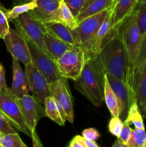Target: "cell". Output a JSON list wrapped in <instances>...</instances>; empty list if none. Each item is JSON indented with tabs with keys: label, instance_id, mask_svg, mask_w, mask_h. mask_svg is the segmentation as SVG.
<instances>
[{
	"label": "cell",
	"instance_id": "6da1fadb",
	"mask_svg": "<svg viewBox=\"0 0 146 147\" xmlns=\"http://www.w3.org/2000/svg\"><path fill=\"white\" fill-rule=\"evenodd\" d=\"M93 59L103 74L109 73L113 75L135 91V69L129 60L119 27L113 29L112 35Z\"/></svg>",
	"mask_w": 146,
	"mask_h": 147
},
{
	"label": "cell",
	"instance_id": "7a4b0ae2",
	"mask_svg": "<svg viewBox=\"0 0 146 147\" xmlns=\"http://www.w3.org/2000/svg\"><path fill=\"white\" fill-rule=\"evenodd\" d=\"M74 82L76 89L94 106H102L104 101V75L98 68L94 59L86 60L80 77Z\"/></svg>",
	"mask_w": 146,
	"mask_h": 147
},
{
	"label": "cell",
	"instance_id": "3957f363",
	"mask_svg": "<svg viewBox=\"0 0 146 147\" xmlns=\"http://www.w3.org/2000/svg\"><path fill=\"white\" fill-rule=\"evenodd\" d=\"M109 10L110 9L104 10L79 22L77 27L73 30L77 45L84 53L86 60L92 58V49L96 34L100 25L105 19Z\"/></svg>",
	"mask_w": 146,
	"mask_h": 147
},
{
	"label": "cell",
	"instance_id": "277c9868",
	"mask_svg": "<svg viewBox=\"0 0 146 147\" xmlns=\"http://www.w3.org/2000/svg\"><path fill=\"white\" fill-rule=\"evenodd\" d=\"M120 35L130 63L135 69L142 37L137 21L135 8L119 26Z\"/></svg>",
	"mask_w": 146,
	"mask_h": 147
},
{
	"label": "cell",
	"instance_id": "5b68a950",
	"mask_svg": "<svg viewBox=\"0 0 146 147\" xmlns=\"http://www.w3.org/2000/svg\"><path fill=\"white\" fill-rule=\"evenodd\" d=\"M14 25L15 30L24 37L27 42L31 55L32 64L45 76L49 83H52L59 79L63 78L57 69L55 61L41 50L27 34L21 31L17 24H14Z\"/></svg>",
	"mask_w": 146,
	"mask_h": 147
},
{
	"label": "cell",
	"instance_id": "8992f818",
	"mask_svg": "<svg viewBox=\"0 0 146 147\" xmlns=\"http://www.w3.org/2000/svg\"><path fill=\"white\" fill-rule=\"evenodd\" d=\"M17 102L19 106L24 120L31 134V139L34 146H42V144L36 133L37 123L43 116H45L44 109L42 103L34 96L29 94L22 97H17Z\"/></svg>",
	"mask_w": 146,
	"mask_h": 147
},
{
	"label": "cell",
	"instance_id": "52a82bcc",
	"mask_svg": "<svg viewBox=\"0 0 146 147\" xmlns=\"http://www.w3.org/2000/svg\"><path fill=\"white\" fill-rule=\"evenodd\" d=\"M0 111L7 118L14 129L31 138V134L24 121L17 102V96L9 88L0 90Z\"/></svg>",
	"mask_w": 146,
	"mask_h": 147
},
{
	"label": "cell",
	"instance_id": "ba28073f",
	"mask_svg": "<svg viewBox=\"0 0 146 147\" xmlns=\"http://www.w3.org/2000/svg\"><path fill=\"white\" fill-rule=\"evenodd\" d=\"M85 61L84 53L80 47H77L66 51L55 63L63 78L75 81L80 77Z\"/></svg>",
	"mask_w": 146,
	"mask_h": 147
},
{
	"label": "cell",
	"instance_id": "9c48e42d",
	"mask_svg": "<svg viewBox=\"0 0 146 147\" xmlns=\"http://www.w3.org/2000/svg\"><path fill=\"white\" fill-rule=\"evenodd\" d=\"M10 21L13 24H17L24 34H27L41 50L52 58L44 42V32H47V29L44 23L36 20L29 12L24 13L17 18Z\"/></svg>",
	"mask_w": 146,
	"mask_h": 147
},
{
	"label": "cell",
	"instance_id": "30bf717a",
	"mask_svg": "<svg viewBox=\"0 0 146 147\" xmlns=\"http://www.w3.org/2000/svg\"><path fill=\"white\" fill-rule=\"evenodd\" d=\"M113 92L117 97L120 111V119L124 121L128 113L130 106L135 101V93L124 81L109 73L104 74Z\"/></svg>",
	"mask_w": 146,
	"mask_h": 147
},
{
	"label": "cell",
	"instance_id": "8fae6325",
	"mask_svg": "<svg viewBox=\"0 0 146 147\" xmlns=\"http://www.w3.org/2000/svg\"><path fill=\"white\" fill-rule=\"evenodd\" d=\"M24 66L28 79L29 91L31 92L33 96L44 105L45 99L51 96L48 80L32 63Z\"/></svg>",
	"mask_w": 146,
	"mask_h": 147
},
{
	"label": "cell",
	"instance_id": "7c38bea8",
	"mask_svg": "<svg viewBox=\"0 0 146 147\" xmlns=\"http://www.w3.org/2000/svg\"><path fill=\"white\" fill-rule=\"evenodd\" d=\"M4 41L11 57L18 60L24 65L32 63L27 42L19 32L10 27L9 32L4 38Z\"/></svg>",
	"mask_w": 146,
	"mask_h": 147
},
{
	"label": "cell",
	"instance_id": "4fadbf2b",
	"mask_svg": "<svg viewBox=\"0 0 146 147\" xmlns=\"http://www.w3.org/2000/svg\"><path fill=\"white\" fill-rule=\"evenodd\" d=\"M51 96L60 103L65 113L66 119L70 123L74 122V109L72 98L67 88V79H59L50 83Z\"/></svg>",
	"mask_w": 146,
	"mask_h": 147
},
{
	"label": "cell",
	"instance_id": "5bb4252c",
	"mask_svg": "<svg viewBox=\"0 0 146 147\" xmlns=\"http://www.w3.org/2000/svg\"><path fill=\"white\" fill-rule=\"evenodd\" d=\"M37 7L29 11L36 20L46 23L60 22V0H37Z\"/></svg>",
	"mask_w": 146,
	"mask_h": 147
},
{
	"label": "cell",
	"instance_id": "9a60e30c",
	"mask_svg": "<svg viewBox=\"0 0 146 147\" xmlns=\"http://www.w3.org/2000/svg\"><path fill=\"white\" fill-rule=\"evenodd\" d=\"M12 57V84L11 92L17 97H22L29 94L28 79L25 71L22 70L20 62Z\"/></svg>",
	"mask_w": 146,
	"mask_h": 147
},
{
	"label": "cell",
	"instance_id": "2e32d148",
	"mask_svg": "<svg viewBox=\"0 0 146 147\" xmlns=\"http://www.w3.org/2000/svg\"><path fill=\"white\" fill-rule=\"evenodd\" d=\"M113 32V7L110 9L105 19L100 25L92 49V58H94L100 52L104 42L108 40Z\"/></svg>",
	"mask_w": 146,
	"mask_h": 147
},
{
	"label": "cell",
	"instance_id": "e0dca14e",
	"mask_svg": "<svg viewBox=\"0 0 146 147\" xmlns=\"http://www.w3.org/2000/svg\"><path fill=\"white\" fill-rule=\"evenodd\" d=\"M135 100L143 119L146 118V64L135 71Z\"/></svg>",
	"mask_w": 146,
	"mask_h": 147
},
{
	"label": "cell",
	"instance_id": "ac0fdd59",
	"mask_svg": "<svg viewBox=\"0 0 146 147\" xmlns=\"http://www.w3.org/2000/svg\"><path fill=\"white\" fill-rule=\"evenodd\" d=\"M138 0H116L113 7V29L118 27L132 14Z\"/></svg>",
	"mask_w": 146,
	"mask_h": 147
},
{
	"label": "cell",
	"instance_id": "d6986e66",
	"mask_svg": "<svg viewBox=\"0 0 146 147\" xmlns=\"http://www.w3.org/2000/svg\"><path fill=\"white\" fill-rule=\"evenodd\" d=\"M44 25L47 29V31L52 34L55 37H58L62 41L71 45L73 47H79L77 45L75 34H74L73 30L69 28L68 27H67L60 22L46 23V24H44Z\"/></svg>",
	"mask_w": 146,
	"mask_h": 147
},
{
	"label": "cell",
	"instance_id": "ffe728a7",
	"mask_svg": "<svg viewBox=\"0 0 146 147\" xmlns=\"http://www.w3.org/2000/svg\"><path fill=\"white\" fill-rule=\"evenodd\" d=\"M44 37L46 47L54 61L66 51L74 48L71 45L62 41L47 31L44 32Z\"/></svg>",
	"mask_w": 146,
	"mask_h": 147
},
{
	"label": "cell",
	"instance_id": "44dd1931",
	"mask_svg": "<svg viewBox=\"0 0 146 147\" xmlns=\"http://www.w3.org/2000/svg\"><path fill=\"white\" fill-rule=\"evenodd\" d=\"M116 0H94L90 3L84 9L80 11L76 17L77 22L94 14L100 13L104 10L109 9L114 5Z\"/></svg>",
	"mask_w": 146,
	"mask_h": 147
},
{
	"label": "cell",
	"instance_id": "7402d4cb",
	"mask_svg": "<svg viewBox=\"0 0 146 147\" xmlns=\"http://www.w3.org/2000/svg\"><path fill=\"white\" fill-rule=\"evenodd\" d=\"M104 101L112 116L120 117V111L119 107L117 97L113 92L107 78L104 76Z\"/></svg>",
	"mask_w": 146,
	"mask_h": 147
},
{
	"label": "cell",
	"instance_id": "603a6c76",
	"mask_svg": "<svg viewBox=\"0 0 146 147\" xmlns=\"http://www.w3.org/2000/svg\"><path fill=\"white\" fill-rule=\"evenodd\" d=\"M44 106L45 116L57 123L59 126H64L66 120H64L62 116L57 103L52 96H50L45 99Z\"/></svg>",
	"mask_w": 146,
	"mask_h": 147
},
{
	"label": "cell",
	"instance_id": "cb8c5ba5",
	"mask_svg": "<svg viewBox=\"0 0 146 147\" xmlns=\"http://www.w3.org/2000/svg\"><path fill=\"white\" fill-rule=\"evenodd\" d=\"M124 121L127 122L129 124H133L136 129H145L143 117L142 113L139 109L137 102L134 101L130 106L128 113Z\"/></svg>",
	"mask_w": 146,
	"mask_h": 147
},
{
	"label": "cell",
	"instance_id": "d4e9b609",
	"mask_svg": "<svg viewBox=\"0 0 146 147\" xmlns=\"http://www.w3.org/2000/svg\"><path fill=\"white\" fill-rule=\"evenodd\" d=\"M60 22L72 30H74L78 24L75 17L73 15L72 12L65 4L64 0H60Z\"/></svg>",
	"mask_w": 146,
	"mask_h": 147
},
{
	"label": "cell",
	"instance_id": "484cf974",
	"mask_svg": "<svg viewBox=\"0 0 146 147\" xmlns=\"http://www.w3.org/2000/svg\"><path fill=\"white\" fill-rule=\"evenodd\" d=\"M37 0H30L28 2L14 6L11 9H6V13H7L9 20H14V19L17 18L19 16L24 14V13L29 12V11L34 9L35 8H37Z\"/></svg>",
	"mask_w": 146,
	"mask_h": 147
},
{
	"label": "cell",
	"instance_id": "4316f807",
	"mask_svg": "<svg viewBox=\"0 0 146 147\" xmlns=\"http://www.w3.org/2000/svg\"><path fill=\"white\" fill-rule=\"evenodd\" d=\"M146 143V133L145 129L135 128L127 143V147H145Z\"/></svg>",
	"mask_w": 146,
	"mask_h": 147
},
{
	"label": "cell",
	"instance_id": "83f0119b",
	"mask_svg": "<svg viewBox=\"0 0 146 147\" xmlns=\"http://www.w3.org/2000/svg\"><path fill=\"white\" fill-rule=\"evenodd\" d=\"M137 21L142 39L146 34V2L137 4L135 7Z\"/></svg>",
	"mask_w": 146,
	"mask_h": 147
},
{
	"label": "cell",
	"instance_id": "f1b7e54d",
	"mask_svg": "<svg viewBox=\"0 0 146 147\" xmlns=\"http://www.w3.org/2000/svg\"><path fill=\"white\" fill-rule=\"evenodd\" d=\"M1 145L2 147H27L17 132L4 135Z\"/></svg>",
	"mask_w": 146,
	"mask_h": 147
},
{
	"label": "cell",
	"instance_id": "f546056e",
	"mask_svg": "<svg viewBox=\"0 0 146 147\" xmlns=\"http://www.w3.org/2000/svg\"><path fill=\"white\" fill-rule=\"evenodd\" d=\"M9 18L6 13V9L0 4V39L4 40L10 30Z\"/></svg>",
	"mask_w": 146,
	"mask_h": 147
},
{
	"label": "cell",
	"instance_id": "4dcf8cb0",
	"mask_svg": "<svg viewBox=\"0 0 146 147\" xmlns=\"http://www.w3.org/2000/svg\"><path fill=\"white\" fill-rule=\"evenodd\" d=\"M123 126V121L120 119V117L112 116V119L109 121L108 129L110 134L116 137H119L121 133L122 129Z\"/></svg>",
	"mask_w": 146,
	"mask_h": 147
},
{
	"label": "cell",
	"instance_id": "1f68e13d",
	"mask_svg": "<svg viewBox=\"0 0 146 147\" xmlns=\"http://www.w3.org/2000/svg\"><path fill=\"white\" fill-rule=\"evenodd\" d=\"M146 64V34L141 40L138 57L135 65V71Z\"/></svg>",
	"mask_w": 146,
	"mask_h": 147
},
{
	"label": "cell",
	"instance_id": "d6a6232c",
	"mask_svg": "<svg viewBox=\"0 0 146 147\" xmlns=\"http://www.w3.org/2000/svg\"><path fill=\"white\" fill-rule=\"evenodd\" d=\"M86 1L87 0H64L75 18L82 11Z\"/></svg>",
	"mask_w": 146,
	"mask_h": 147
},
{
	"label": "cell",
	"instance_id": "836d02e7",
	"mask_svg": "<svg viewBox=\"0 0 146 147\" xmlns=\"http://www.w3.org/2000/svg\"><path fill=\"white\" fill-rule=\"evenodd\" d=\"M0 131L4 135L17 133V131L14 129V126L1 111H0Z\"/></svg>",
	"mask_w": 146,
	"mask_h": 147
},
{
	"label": "cell",
	"instance_id": "e575fe53",
	"mask_svg": "<svg viewBox=\"0 0 146 147\" xmlns=\"http://www.w3.org/2000/svg\"><path fill=\"white\" fill-rule=\"evenodd\" d=\"M132 131H133V129L130 127V125L127 122L123 121V129H122L121 133L119 136V138L125 144L126 146H127V143L128 142L130 136H131Z\"/></svg>",
	"mask_w": 146,
	"mask_h": 147
},
{
	"label": "cell",
	"instance_id": "d590c367",
	"mask_svg": "<svg viewBox=\"0 0 146 147\" xmlns=\"http://www.w3.org/2000/svg\"><path fill=\"white\" fill-rule=\"evenodd\" d=\"M82 136L87 140L97 141L100 137V134L97 129L94 128H88L83 130Z\"/></svg>",
	"mask_w": 146,
	"mask_h": 147
},
{
	"label": "cell",
	"instance_id": "8d00e7d4",
	"mask_svg": "<svg viewBox=\"0 0 146 147\" xmlns=\"http://www.w3.org/2000/svg\"><path fill=\"white\" fill-rule=\"evenodd\" d=\"M70 147H87L84 142V138L82 136L76 135L69 144Z\"/></svg>",
	"mask_w": 146,
	"mask_h": 147
},
{
	"label": "cell",
	"instance_id": "74e56055",
	"mask_svg": "<svg viewBox=\"0 0 146 147\" xmlns=\"http://www.w3.org/2000/svg\"><path fill=\"white\" fill-rule=\"evenodd\" d=\"M7 83L5 80V70L4 68V66L1 63H0V90L7 88Z\"/></svg>",
	"mask_w": 146,
	"mask_h": 147
},
{
	"label": "cell",
	"instance_id": "f35d334b",
	"mask_svg": "<svg viewBox=\"0 0 146 147\" xmlns=\"http://www.w3.org/2000/svg\"><path fill=\"white\" fill-rule=\"evenodd\" d=\"M113 147H127L125 144L121 140L119 137H117V139H116L115 143L113 144Z\"/></svg>",
	"mask_w": 146,
	"mask_h": 147
},
{
	"label": "cell",
	"instance_id": "ab89813d",
	"mask_svg": "<svg viewBox=\"0 0 146 147\" xmlns=\"http://www.w3.org/2000/svg\"><path fill=\"white\" fill-rule=\"evenodd\" d=\"M84 142H85V144L87 147H99V145L97 144L96 141L87 140V139H84Z\"/></svg>",
	"mask_w": 146,
	"mask_h": 147
},
{
	"label": "cell",
	"instance_id": "60d3db41",
	"mask_svg": "<svg viewBox=\"0 0 146 147\" xmlns=\"http://www.w3.org/2000/svg\"><path fill=\"white\" fill-rule=\"evenodd\" d=\"M93 1H94V0H87V1H86V2H85V4H84V7H83L82 9V11L83 9H85L86 7H87V6L89 5V4H90V3L92 2Z\"/></svg>",
	"mask_w": 146,
	"mask_h": 147
},
{
	"label": "cell",
	"instance_id": "b9f144b4",
	"mask_svg": "<svg viewBox=\"0 0 146 147\" xmlns=\"http://www.w3.org/2000/svg\"><path fill=\"white\" fill-rule=\"evenodd\" d=\"M146 0H138L137 1V4H142V3H145Z\"/></svg>",
	"mask_w": 146,
	"mask_h": 147
},
{
	"label": "cell",
	"instance_id": "7bdbcfd3",
	"mask_svg": "<svg viewBox=\"0 0 146 147\" xmlns=\"http://www.w3.org/2000/svg\"><path fill=\"white\" fill-rule=\"evenodd\" d=\"M3 136H4V134H3L0 131V144H1V139H2Z\"/></svg>",
	"mask_w": 146,
	"mask_h": 147
},
{
	"label": "cell",
	"instance_id": "ee69618b",
	"mask_svg": "<svg viewBox=\"0 0 146 147\" xmlns=\"http://www.w3.org/2000/svg\"><path fill=\"white\" fill-rule=\"evenodd\" d=\"M145 147H146V143H145Z\"/></svg>",
	"mask_w": 146,
	"mask_h": 147
},
{
	"label": "cell",
	"instance_id": "f6af8a7d",
	"mask_svg": "<svg viewBox=\"0 0 146 147\" xmlns=\"http://www.w3.org/2000/svg\"><path fill=\"white\" fill-rule=\"evenodd\" d=\"M0 147H2V146H1V144H0Z\"/></svg>",
	"mask_w": 146,
	"mask_h": 147
}]
</instances>
